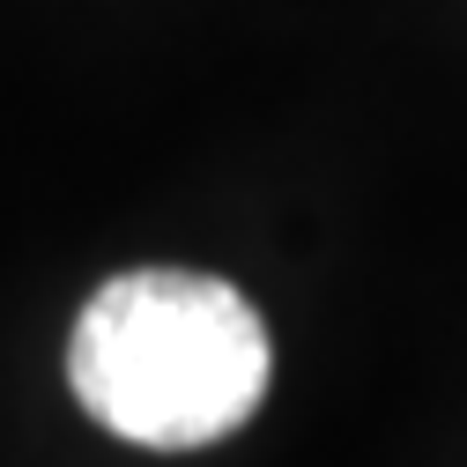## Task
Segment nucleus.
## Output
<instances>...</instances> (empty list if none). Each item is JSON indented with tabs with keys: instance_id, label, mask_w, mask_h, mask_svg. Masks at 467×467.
I'll return each mask as SVG.
<instances>
[{
	"instance_id": "obj_1",
	"label": "nucleus",
	"mask_w": 467,
	"mask_h": 467,
	"mask_svg": "<svg viewBox=\"0 0 467 467\" xmlns=\"http://www.w3.org/2000/svg\"><path fill=\"white\" fill-rule=\"evenodd\" d=\"M267 379V319L245 289L193 267L111 275L67 341V386L82 416L141 452H193L245 431Z\"/></svg>"
}]
</instances>
